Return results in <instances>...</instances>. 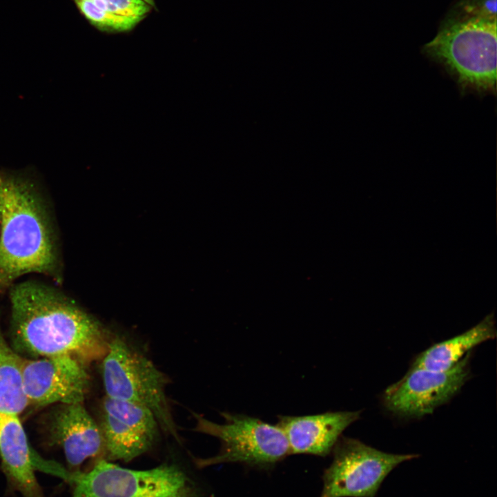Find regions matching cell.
<instances>
[{
	"instance_id": "cell-15",
	"label": "cell",
	"mask_w": 497,
	"mask_h": 497,
	"mask_svg": "<svg viewBox=\"0 0 497 497\" xmlns=\"http://www.w3.org/2000/svg\"><path fill=\"white\" fill-rule=\"evenodd\" d=\"M23 360L0 332V413L19 415L28 406L21 380Z\"/></svg>"
},
{
	"instance_id": "cell-6",
	"label": "cell",
	"mask_w": 497,
	"mask_h": 497,
	"mask_svg": "<svg viewBox=\"0 0 497 497\" xmlns=\"http://www.w3.org/2000/svg\"><path fill=\"white\" fill-rule=\"evenodd\" d=\"M194 431L214 436L221 442L214 456L195 458L199 468L217 464L240 462L253 467H270L281 461L290 449L281 427L242 413L222 412L224 422L219 424L193 413Z\"/></svg>"
},
{
	"instance_id": "cell-18",
	"label": "cell",
	"mask_w": 497,
	"mask_h": 497,
	"mask_svg": "<svg viewBox=\"0 0 497 497\" xmlns=\"http://www.w3.org/2000/svg\"><path fill=\"white\" fill-rule=\"evenodd\" d=\"M497 0H467L463 6L464 16L496 19Z\"/></svg>"
},
{
	"instance_id": "cell-1",
	"label": "cell",
	"mask_w": 497,
	"mask_h": 497,
	"mask_svg": "<svg viewBox=\"0 0 497 497\" xmlns=\"http://www.w3.org/2000/svg\"><path fill=\"white\" fill-rule=\"evenodd\" d=\"M9 289L10 346L21 357L69 355L86 364L104 357L102 327L59 290L36 281Z\"/></svg>"
},
{
	"instance_id": "cell-10",
	"label": "cell",
	"mask_w": 497,
	"mask_h": 497,
	"mask_svg": "<svg viewBox=\"0 0 497 497\" xmlns=\"http://www.w3.org/2000/svg\"><path fill=\"white\" fill-rule=\"evenodd\" d=\"M99 425L109 461L133 460L149 451L159 436V423L149 409L106 396Z\"/></svg>"
},
{
	"instance_id": "cell-11",
	"label": "cell",
	"mask_w": 497,
	"mask_h": 497,
	"mask_svg": "<svg viewBox=\"0 0 497 497\" xmlns=\"http://www.w3.org/2000/svg\"><path fill=\"white\" fill-rule=\"evenodd\" d=\"M45 420V443L49 447L62 450L66 468L70 473L82 471L87 460L92 462L93 465L105 459L100 427L83 403L55 405Z\"/></svg>"
},
{
	"instance_id": "cell-20",
	"label": "cell",
	"mask_w": 497,
	"mask_h": 497,
	"mask_svg": "<svg viewBox=\"0 0 497 497\" xmlns=\"http://www.w3.org/2000/svg\"><path fill=\"white\" fill-rule=\"evenodd\" d=\"M144 1L145 2H146L150 6H153L155 5L154 0H144Z\"/></svg>"
},
{
	"instance_id": "cell-7",
	"label": "cell",
	"mask_w": 497,
	"mask_h": 497,
	"mask_svg": "<svg viewBox=\"0 0 497 497\" xmlns=\"http://www.w3.org/2000/svg\"><path fill=\"white\" fill-rule=\"evenodd\" d=\"M323 475L320 497H375L388 474L418 455L387 453L341 436Z\"/></svg>"
},
{
	"instance_id": "cell-19",
	"label": "cell",
	"mask_w": 497,
	"mask_h": 497,
	"mask_svg": "<svg viewBox=\"0 0 497 497\" xmlns=\"http://www.w3.org/2000/svg\"><path fill=\"white\" fill-rule=\"evenodd\" d=\"M3 175L4 173L0 172V231L1 228L2 217H3Z\"/></svg>"
},
{
	"instance_id": "cell-3",
	"label": "cell",
	"mask_w": 497,
	"mask_h": 497,
	"mask_svg": "<svg viewBox=\"0 0 497 497\" xmlns=\"http://www.w3.org/2000/svg\"><path fill=\"white\" fill-rule=\"evenodd\" d=\"M497 20L463 16L448 22L423 48L462 92H496Z\"/></svg>"
},
{
	"instance_id": "cell-13",
	"label": "cell",
	"mask_w": 497,
	"mask_h": 497,
	"mask_svg": "<svg viewBox=\"0 0 497 497\" xmlns=\"http://www.w3.org/2000/svg\"><path fill=\"white\" fill-rule=\"evenodd\" d=\"M360 415L356 411H327L315 415L277 416L290 454L327 456L342 432Z\"/></svg>"
},
{
	"instance_id": "cell-12",
	"label": "cell",
	"mask_w": 497,
	"mask_h": 497,
	"mask_svg": "<svg viewBox=\"0 0 497 497\" xmlns=\"http://www.w3.org/2000/svg\"><path fill=\"white\" fill-rule=\"evenodd\" d=\"M0 468L6 491L21 497H45L36 471L64 479L68 471L56 462L46 460L32 447L17 414L0 413Z\"/></svg>"
},
{
	"instance_id": "cell-9",
	"label": "cell",
	"mask_w": 497,
	"mask_h": 497,
	"mask_svg": "<svg viewBox=\"0 0 497 497\" xmlns=\"http://www.w3.org/2000/svg\"><path fill=\"white\" fill-rule=\"evenodd\" d=\"M86 366L69 355L23 358L21 380L28 405L83 403L90 382Z\"/></svg>"
},
{
	"instance_id": "cell-8",
	"label": "cell",
	"mask_w": 497,
	"mask_h": 497,
	"mask_svg": "<svg viewBox=\"0 0 497 497\" xmlns=\"http://www.w3.org/2000/svg\"><path fill=\"white\" fill-rule=\"evenodd\" d=\"M470 353L445 371L411 367L405 376L385 389L384 406L403 417L420 418L431 413L455 396L468 380Z\"/></svg>"
},
{
	"instance_id": "cell-4",
	"label": "cell",
	"mask_w": 497,
	"mask_h": 497,
	"mask_svg": "<svg viewBox=\"0 0 497 497\" xmlns=\"http://www.w3.org/2000/svg\"><path fill=\"white\" fill-rule=\"evenodd\" d=\"M70 497H201L197 486L176 463L135 470L101 459L73 473Z\"/></svg>"
},
{
	"instance_id": "cell-17",
	"label": "cell",
	"mask_w": 497,
	"mask_h": 497,
	"mask_svg": "<svg viewBox=\"0 0 497 497\" xmlns=\"http://www.w3.org/2000/svg\"><path fill=\"white\" fill-rule=\"evenodd\" d=\"M108 12L129 17L143 18L150 12V6L144 0H88Z\"/></svg>"
},
{
	"instance_id": "cell-5",
	"label": "cell",
	"mask_w": 497,
	"mask_h": 497,
	"mask_svg": "<svg viewBox=\"0 0 497 497\" xmlns=\"http://www.w3.org/2000/svg\"><path fill=\"white\" fill-rule=\"evenodd\" d=\"M101 376L106 396L147 407L159 427L179 440L166 396L168 380L148 358L115 337L108 342L103 357Z\"/></svg>"
},
{
	"instance_id": "cell-16",
	"label": "cell",
	"mask_w": 497,
	"mask_h": 497,
	"mask_svg": "<svg viewBox=\"0 0 497 497\" xmlns=\"http://www.w3.org/2000/svg\"><path fill=\"white\" fill-rule=\"evenodd\" d=\"M85 18L97 29L108 32L132 30L142 19L118 15L102 10L88 0H74Z\"/></svg>"
},
{
	"instance_id": "cell-14",
	"label": "cell",
	"mask_w": 497,
	"mask_h": 497,
	"mask_svg": "<svg viewBox=\"0 0 497 497\" xmlns=\"http://www.w3.org/2000/svg\"><path fill=\"white\" fill-rule=\"evenodd\" d=\"M496 337L493 313L465 332L449 340L434 344L420 353L411 367L436 371H445L454 367L477 345Z\"/></svg>"
},
{
	"instance_id": "cell-2",
	"label": "cell",
	"mask_w": 497,
	"mask_h": 497,
	"mask_svg": "<svg viewBox=\"0 0 497 497\" xmlns=\"http://www.w3.org/2000/svg\"><path fill=\"white\" fill-rule=\"evenodd\" d=\"M0 231V293L28 273L61 284V260L49 211L29 179L4 173Z\"/></svg>"
}]
</instances>
